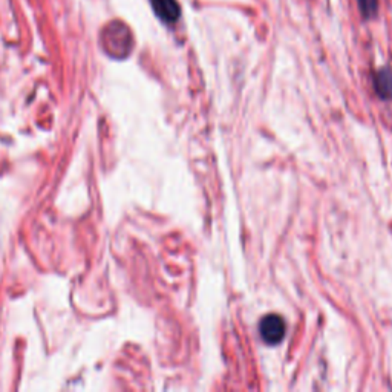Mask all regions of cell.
I'll return each mask as SVG.
<instances>
[{
	"label": "cell",
	"instance_id": "cell-1",
	"mask_svg": "<svg viewBox=\"0 0 392 392\" xmlns=\"http://www.w3.org/2000/svg\"><path fill=\"white\" fill-rule=\"evenodd\" d=\"M259 331L260 336H263L264 341L270 345L279 343L285 336V324L281 316L277 315H268L265 316L259 324Z\"/></svg>",
	"mask_w": 392,
	"mask_h": 392
},
{
	"label": "cell",
	"instance_id": "cell-2",
	"mask_svg": "<svg viewBox=\"0 0 392 392\" xmlns=\"http://www.w3.org/2000/svg\"><path fill=\"white\" fill-rule=\"evenodd\" d=\"M152 11L165 25H173L179 20L181 6L178 0H149Z\"/></svg>",
	"mask_w": 392,
	"mask_h": 392
},
{
	"label": "cell",
	"instance_id": "cell-3",
	"mask_svg": "<svg viewBox=\"0 0 392 392\" xmlns=\"http://www.w3.org/2000/svg\"><path fill=\"white\" fill-rule=\"evenodd\" d=\"M374 86L381 99H392V69L381 68L374 77Z\"/></svg>",
	"mask_w": 392,
	"mask_h": 392
},
{
	"label": "cell",
	"instance_id": "cell-4",
	"mask_svg": "<svg viewBox=\"0 0 392 392\" xmlns=\"http://www.w3.org/2000/svg\"><path fill=\"white\" fill-rule=\"evenodd\" d=\"M360 14L365 20H371L379 13V0H357Z\"/></svg>",
	"mask_w": 392,
	"mask_h": 392
}]
</instances>
